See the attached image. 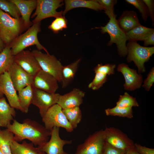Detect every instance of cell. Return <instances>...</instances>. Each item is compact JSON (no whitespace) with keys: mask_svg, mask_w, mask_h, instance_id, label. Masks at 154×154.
Segmentation results:
<instances>
[{"mask_svg":"<svg viewBox=\"0 0 154 154\" xmlns=\"http://www.w3.org/2000/svg\"><path fill=\"white\" fill-rule=\"evenodd\" d=\"M0 90L5 95L11 107L23 112L19 103L17 91L7 72L0 75Z\"/></svg>","mask_w":154,"mask_h":154,"instance_id":"14","label":"cell"},{"mask_svg":"<svg viewBox=\"0 0 154 154\" xmlns=\"http://www.w3.org/2000/svg\"><path fill=\"white\" fill-rule=\"evenodd\" d=\"M125 1L127 3L133 6L138 10L145 21L147 20L149 16V13L146 5L142 0H126Z\"/></svg>","mask_w":154,"mask_h":154,"instance_id":"35","label":"cell"},{"mask_svg":"<svg viewBox=\"0 0 154 154\" xmlns=\"http://www.w3.org/2000/svg\"><path fill=\"white\" fill-rule=\"evenodd\" d=\"M0 9L14 18L19 19L21 17L18 8L10 0H0Z\"/></svg>","mask_w":154,"mask_h":154,"instance_id":"31","label":"cell"},{"mask_svg":"<svg viewBox=\"0 0 154 154\" xmlns=\"http://www.w3.org/2000/svg\"><path fill=\"white\" fill-rule=\"evenodd\" d=\"M81 59L74 62L63 66L62 72L61 82L62 88H66L72 81L77 70Z\"/></svg>","mask_w":154,"mask_h":154,"instance_id":"24","label":"cell"},{"mask_svg":"<svg viewBox=\"0 0 154 154\" xmlns=\"http://www.w3.org/2000/svg\"><path fill=\"white\" fill-rule=\"evenodd\" d=\"M42 121L44 126L48 130L51 131L54 127L64 128L68 132L74 130L63 113L62 108L57 104L50 107L47 111Z\"/></svg>","mask_w":154,"mask_h":154,"instance_id":"6","label":"cell"},{"mask_svg":"<svg viewBox=\"0 0 154 154\" xmlns=\"http://www.w3.org/2000/svg\"><path fill=\"white\" fill-rule=\"evenodd\" d=\"M18 8L24 23L25 29L32 25L30 18L33 11L36 9L37 0H10Z\"/></svg>","mask_w":154,"mask_h":154,"instance_id":"19","label":"cell"},{"mask_svg":"<svg viewBox=\"0 0 154 154\" xmlns=\"http://www.w3.org/2000/svg\"><path fill=\"white\" fill-rule=\"evenodd\" d=\"M14 57L11 53L9 45H6L0 53V75L7 72L9 68L14 62Z\"/></svg>","mask_w":154,"mask_h":154,"instance_id":"28","label":"cell"},{"mask_svg":"<svg viewBox=\"0 0 154 154\" xmlns=\"http://www.w3.org/2000/svg\"><path fill=\"white\" fill-rule=\"evenodd\" d=\"M154 32V29L148 28L141 24L125 33L127 40L137 42L139 40L144 41Z\"/></svg>","mask_w":154,"mask_h":154,"instance_id":"25","label":"cell"},{"mask_svg":"<svg viewBox=\"0 0 154 154\" xmlns=\"http://www.w3.org/2000/svg\"><path fill=\"white\" fill-rule=\"evenodd\" d=\"M62 0H37L35 11L31 17V18L35 17L32 21L33 24L40 22L46 18H56L63 15L62 11H56L64 4Z\"/></svg>","mask_w":154,"mask_h":154,"instance_id":"7","label":"cell"},{"mask_svg":"<svg viewBox=\"0 0 154 154\" xmlns=\"http://www.w3.org/2000/svg\"><path fill=\"white\" fill-rule=\"evenodd\" d=\"M3 94L0 90V98L3 97Z\"/></svg>","mask_w":154,"mask_h":154,"instance_id":"45","label":"cell"},{"mask_svg":"<svg viewBox=\"0 0 154 154\" xmlns=\"http://www.w3.org/2000/svg\"><path fill=\"white\" fill-rule=\"evenodd\" d=\"M85 93L79 88H74L63 95L60 94L57 104L62 109L79 107L83 102Z\"/></svg>","mask_w":154,"mask_h":154,"instance_id":"18","label":"cell"},{"mask_svg":"<svg viewBox=\"0 0 154 154\" xmlns=\"http://www.w3.org/2000/svg\"><path fill=\"white\" fill-rule=\"evenodd\" d=\"M31 52L41 69L53 76L58 82H60L63 66L60 61L54 56L43 53L37 49L33 50Z\"/></svg>","mask_w":154,"mask_h":154,"instance_id":"8","label":"cell"},{"mask_svg":"<svg viewBox=\"0 0 154 154\" xmlns=\"http://www.w3.org/2000/svg\"><path fill=\"white\" fill-rule=\"evenodd\" d=\"M12 154H46L32 143L23 141L21 143L14 140L11 145Z\"/></svg>","mask_w":154,"mask_h":154,"instance_id":"23","label":"cell"},{"mask_svg":"<svg viewBox=\"0 0 154 154\" xmlns=\"http://www.w3.org/2000/svg\"><path fill=\"white\" fill-rule=\"evenodd\" d=\"M116 67L115 64H106L103 65L99 64L94 68L95 73L100 72L106 75H110L114 74V69Z\"/></svg>","mask_w":154,"mask_h":154,"instance_id":"37","label":"cell"},{"mask_svg":"<svg viewBox=\"0 0 154 154\" xmlns=\"http://www.w3.org/2000/svg\"><path fill=\"white\" fill-rule=\"evenodd\" d=\"M16 115L15 108L7 103L4 97L0 98V127H6Z\"/></svg>","mask_w":154,"mask_h":154,"instance_id":"22","label":"cell"},{"mask_svg":"<svg viewBox=\"0 0 154 154\" xmlns=\"http://www.w3.org/2000/svg\"><path fill=\"white\" fill-rule=\"evenodd\" d=\"M18 97L23 112L27 113L33 96V88L32 85H28L18 91Z\"/></svg>","mask_w":154,"mask_h":154,"instance_id":"26","label":"cell"},{"mask_svg":"<svg viewBox=\"0 0 154 154\" xmlns=\"http://www.w3.org/2000/svg\"><path fill=\"white\" fill-rule=\"evenodd\" d=\"M60 128L54 127L51 131L49 140L42 146L38 147L46 154H69L63 149L65 145L72 143V140L62 139L60 136Z\"/></svg>","mask_w":154,"mask_h":154,"instance_id":"12","label":"cell"},{"mask_svg":"<svg viewBox=\"0 0 154 154\" xmlns=\"http://www.w3.org/2000/svg\"><path fill=\"white\" fill-rule=\"evenodd\" d=\"M7 128L13 133L16 141L19 142L28 139L38 147L49 140L51 132L36 121L28 118L24 119L22 123L14 119Z\"/></svg>","mask_w":154,"mask_h":154,"instance_id":"1","label":"cell"},{"mask_svg":"<svg viewBox=\"0 0 154 154\" xmlns=\"http://www.w3.org/2000/svg\"><path fill=\"white\" fill-rule=\"evenodd\" d=\"M124 154H140L136 149L134 146L127 151Z\"/></svg>","mask_w":154,"mask_h":154,"instance_id":"43","label":"cell"},{"mask_svg":"<svg viewBox=\"0 0 154 154\" xmlns=\"http://www.w3.org/2000/svg\"><path fill=\"white\" fill-rule=\"evenodd\" d=\"M144 46L154 45V32L151 33L143 41Z\"/></svg>","mask_w":154,"mask_h":154,"instance_id":"42","label":"cell"},{"mask_svg":"<svg viewBox=\"0 0 154 154\" xmlns=\"http://www.w3.org/2000/svg\"><path fill=\"white\" fill-rule=\"evenodd\" d=\"M126 46L127 62L133 61L138 68L139 73L144 72V63L149 61L154 53V47L143 46L137 42L133 41H129Z\"/></svg>","mask_w":154,"mask_h":154,"instance_id":"5","label":"cell"},{"mask_svg":"<svg viewBox=\"0 0 154 154\" xmlns=\"http://www.w3.org/2000/svg\"><path fill=\"white\" fill-rule=\"evenodd\" d=\"M116 106L121 108L138 107L139 104L136 98L129 95L127 92L119 96L116 103Z\"/></svg>","mask_w":154,"mask_h":154,"instance_id":"32","label":"cell"},{"mask_svg":"<svg viewBox=\"0 0 154 154\" xmlns=\"http://www.w3.org/2000/svg\"><path fill=\"white\" fill-rule=\"evenodd\" d=\"M105 112L108 116H117L132 118L133 117L132 108H121L116 106L114 107L106 109Z\"/></svg>","mask_w":154,"mask_h":154,"instance_id":"30","label":"cell"},{"mask_svg":"<svg viewBox=\"0 0 154 154\" xmlns=\"http://www.w3.org/2000/svg\"><path fill=\"white\" fill-rule=\"evenodd\" d=\"M143 1L146 5L150 16L152 21L153 25L154 22V3L153 0H143Z\"/></svg>","mask_w":154,"mask_h":154,"instance_id":"41","label":"cell"},{"mask_svg":"<svg viewBox=\"0 0 154 154\" xmlns=\"http://www.w3.org/2000/svg\"><path fill=\"white\" fill-rule=\"evenodd\" d=\"M105 142L104 130L96 131L78 146L74 154H101Z\"/></svg>","mask_w":154,"mask_h":154,"instance_id":"9","label":"cell"},{"mask_svg":"<svg viewBox=\"0 0 154 154\" xmlns=\"http://www.w3.org/2000/svg\"><path fill=\"white\" fill-rule=\"evenodd\" d=\"M14 61L33 77L41 69L32 52L29 50H23L15 55Z\"/></svg>","mask_w":154,"mask_h":154,"instance_id":"13","label":"cell"},{"mask_svg":"<svg viewBox=\"0 0 154 154\" xmlns=\"http://www.w3.org/2000/svg\"><path fill=\"white\" fill-rule=\"evenodd\" d=\"M117 21L125 33L141 25L136 13L133 11H124Z\"/></svg>","mask_w":154,"mask_h":154,"instance_id":"20","label":"cell"},{"mask_svg":"<svg viewBox=\"0 0 154 154\" xmlns=\"http://www.w3.org/2000/svg\"><path fill=\"white\" fill-rule=\"evenodd\" d=\"M7 72L17 91L28 85H32L33 77L31 76L14 62Z\"/></svg>","mask_w":154,"mask_h":154,"instance_id":"15","label":"cell"},{"mask_svg":"<svg viewBox=\"0 0 154 154\" xmlns=\"http://www.w3.org/2000/svg\"><path fill=\"white\" fill-rule=\"evenodd\" d=\"M62 110L73 128H76L82 119V111L79 107L62 109Z\"/></svg>","mask_w":154,"mask_h":154,"instance_id":"29","label":"cell"},{"mask_svg":"<svg viewBox=\"0 0 154 154\" xmlns=\"http://www.w3.org/2000/svg\"><path fill=\"white\" fill-rule=\"evenodd\" d=\"M0 154H3L0 149Z\"/></svg>","mask_w":154,"mask_h":154,"instance_id":"46","label":"cell"},{"mask_svg":"<svg viewBox=\"0 0 154 154\" xmlns=\"http://www.w3.org/2000/svg\"><path fill=\"white\" fill-rule=\"evenodd\" d=\"M116 16H108L110 19L105 26L101 27V31L102 34L107 33L109 35L110 39L107 45L110 46L115 43L119 56L125 57L127 54L126 44L127 39L126 33L118 25Z\"/></svg>","mask_w":154,"mask_h":154,"instance_id":"4","label":"cell"},{"mask_svg":"<svg viewBox=\"0 0 154 154\" xmlns=\"http://www.w3.org/2000/svg\"><path fill=\"white\" fill-rule=\"evenodd\" d=\"M125 152L105 142L101 154H124Z\"/></svg>","mask_w":154,"mask_h":154,"instance_id":"38","label":"cell"},{"mask_svg":"<svg viewBox=\"0 0 154 154\" xmlns=\"http://www.w3.org/2000/svg\"><path fill=\"white\" fill-rule=\"evenodd\" d=\"M103 7L105 13L108 16L116 15L114 12V6L116 3V0H96Z\"/></svg>","mask_w":154,"mask_h":154,"instance_id":"36","label":"cell"},{"mask_svg":"<svg viewBox=\"0 0 154 154\" xmlns=\"http://www.w3.org/2000/svg\"><path fill=\"white\" fill-rule=\"evenodd\" d=\"M67 28V20L63 15L56 18L48 27L54 33H58Z\"/></svg>","mask_w":154,"mask_h":154,"instance_id":"33","label":"cell"},{"mask_svg":"<svg viewBox=\"0 0 154 154\" xmlns=\"http://www.w3.org/2000/svg\"><path fill=\"white\" fill-rule=\"evenodd\" d=\"M134 147L140 154H154V149L143 146L137 143H134Z\"/></svg>","mask_w":154,"mask_h":154,"instance_id":"40","label":"cell"},{"mask_svg":"<svg viewBox=\"0 0 154 154\" xmlns=\"http://www.w3.org/2000/svg\"><path fill=\"white\" fill-rule=\"evenodd\" d=\"M117 70L122 73L124 77L125 89L133 91L141 87L143 82L142 77L141 74L137 73L135 70L130 68L128 65L124 63L119 64Z\"/></svg>","mask_w":154,"mask_h":154,"instance_id":"17","label":"cell"},{"mask_svg":"<svg viewBox=\"0 0 154 154\" xmlns=\"http://www.w3.org/2000/svg\"><path fill=\"white\" fill-rule=\"evenodd\" d=\"M14 140V134L8 129H0V149L3 154H12L11 145Z\"/></svg>","mask_w":154,"mask_h":154,"instance_id":"27","label":"cell"},{"mask_svg":"<svg viewBox=\"0 0 154 154\" xmlns=\"http://www.w3.org/2000/svg\"><path fill=\"white\" fill-rule=\"evenodd\" d=\"M33 88L31 104L38 108L42 118L50 107L57 103L60 94L49 93L38 89Z\"/></svg>","mask_w":154,"mask_h":154,"instance_id":"11","label":"cell"},{"mask_svg":"<svg viewBox=\"0 0 154 154\" xmlns=\"http://www.w3.org/2000/svg\"><path fill=\"white\" fill-rule=\"evenodd\" d=\"M154 82V68L152 67L145 80L142 86L145 90L149 91Z\"/></svg>","mask_w":154,"mask_h":154,"instance_id":"39","label":"cell"},{"mask_svg":"<svg viewBox=\"0 0 154 154\" xmlns=\"http://www.w3.org/2000/svg\"><path fill=\"white\" fill-rule=\"evenodd\" d=\"M104 130L105 142L125 152L134 146L133 141L118 128L106 127Z\"/></svg>","mask_w":154,"mask_h":154,"instance_id":"10","label":"cell"},{"mask_svg":"<svg viewBox=\"0 0 154 154\" xmlns=\"http://www.w3.org/2000/svg\"><path fill=\"white\" fill-rule=\"evenodd\" d=\"M5 46L6 45L0 36V53L3 50Z\"/></svg>","mask_w":154,"mask_h":154,"instance_id":"44","label":"cell"},{"mask_svg":"<svg viewBox=\"0 0 154 154\" xmlns=\"http://www.w3.org/2000/svg\"><path fill=\"white\" fill-rule=\"evenodd\" d=\"M65 8L63 11L64 16L70 10L78 7H85L95 11L104 10L96 0H66L64 1Z\"/></svg>","mask_w":154,"mask_h":154,"instance_id":"21","label":"cell"},{"mask_svg":"<svg viewBox=\"0 0 154 154\" xmlns=\"http://www.w3.org/2000/svg\"><path fill=\"white\" fill-rule=\"evenodd\" d=\"M40 25V22L33 23L25 32L20 34L11 42L9 46L13 56L32 45L36 46L38 50H43L46 54H49L38 38V34L41 31Z\"/></svg>","mask_w":154,"mask_h":154,"instance_id":"2","label":"cell"},{"mask_svg":"<svg viewBox=\"0 0 154 154\" xmlns=\"http://www.w3.org/2000/svg\"><path fill=\"white\" fill-rule=\"evenodd\" d=\"M94 79L88 85V87L93 90H97L102 86L107 80V75L100 72L95 73Z\"/></svg>","mask_w":154,"mask_h":154,"instance_id":"34","label":"cell"},{"mask_svg":"<svg viewBox=\"0 0 154 154\" xmlns=\"http://www.w3.org/2000/svg\"><path fill=\"white\" fill-rule=\"evenodd\" d=\"M24 30L21 17L15 19L0 9V36L6 46L9 45Z\"/></svg>","mask_w":154,"mask_h":154,"instance_id":"3","label":"cell"},{"mask_svg":"<svg viewBox=\"0 0 154 154\" xmlns=\"http://www.w3.org/2000/svg\"><path fill=\"white\" fill-rule=\"evenodd\" d=\"M58 81L53 76L40 70L33 77L32 86L51 93H55L58 88Z\"/></svg>","mask_w":154,"mask_h":154,"instance_id":"16","label":"cell"}]
</instances>
